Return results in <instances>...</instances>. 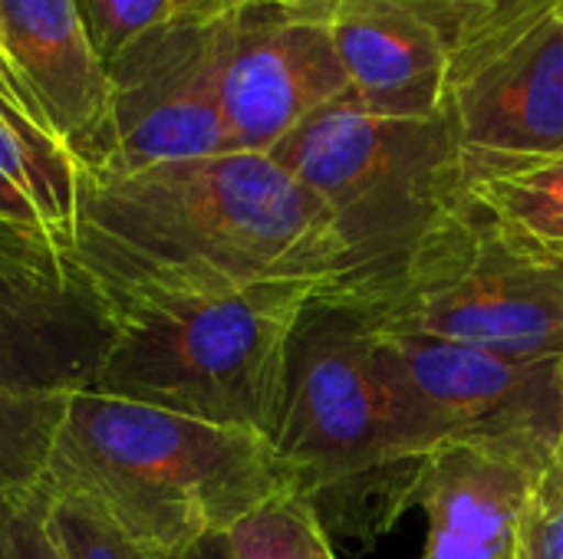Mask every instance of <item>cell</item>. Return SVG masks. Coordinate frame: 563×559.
<instances>
[{
	"instance_id": "13",
	"label": "cell",
	"mask_w": 563,
	"mask_h": 559,
	"mask_svg": "<svg viewBox=\"0 0 563 559\" xmlns=\"http://www.w3.org/2000/svg\"><path fill=\"white\" fill-rule=\"evenodd\" d=\"M0 40L40 122L92 175L106 148L109 72L73 0H0Z\"/></svg>"
},
{
	"instance_id": "3",
	"label": "cell",
	"mask_w": 563,
	"mask_h": 559,
	"mask_svg": "<svg viewBox=\"0 0 563 559\" xmlns=\"http://www.w3.org/2000/svg\"><path fill=\"white\" fill-rule=\"evenodd\" d=\"M330 290L317 280H280L119 303L89 392L271 441L287 399L294 333Z\"/></svg>"
},
{
	"instance_id": "22",
	"label": "cell",
	"mask_w": 563,
	"mask_h": 559,
	"mask_svg": "<svg viewBox=\"0 0 563 559\" xmlns=\"http://www.w3.org/2000/svg\"><path fill=\"white\" fill-rule=\"evenodd\" d=\"M294 3H323V0H294ZM376 3H389L426 20L452 46L455 40H462L465 33H472L478 23H485L488 16H495L515 0H376Z\"/></svg>"
},
{
	"instance_id": "2",
	"label": "cell",
	"mask_w": 563,
	"mask_h": 559,
	"mask_svg": "<svg viewBox=\"0 0 563 559\" xmlns=\"http://www.w3.org/2000/svg\"><path fill=\"white\" fill-rule=\"evenodd\" d=\"M46 481L152 557L228 537L290 491L264 435L96 392L66 399Z\"/></svg>"
},
{
	"instance_id": "11",
	"label": "cell",
	"mask_w": 563,
	"mask_h": 559,
	"mask_svg": "<svg viewBox=\"0 0 563 559\" xmlns=\"http://www.w3.org/2000/svg\"><path fill=\"white\" fill-rule=\"evenodd\" d=\"M350 96L323 13L290 0H251L224 16L221 109L231 152L271 155L300 122Z\"/></svg>"
},
{
	"instance_id": "10",
	"label": "cell",
	"mask_w": 563,
	"mask_h": 559,
	"mask_svg": "<svg viewBox=\"0 0 563 559\" xmlns=\"http://www.w3.org/2000/svg\"><path fill=\"white\" fill-rule=\"evenodd\" d=\"M376 326L396 376L452 441L498 445L551 468L563 425V359H525Z\"/></svg>"
},
{
	"instance_id": "8",
	"label": "cell",
	"mask_w": 563,
	"mask_h": 559,
	"mask_svg": "<svg viewBox=\"0 0 563 559\" xmlns=\"http://www.w3.org/2000/svg\"><path fill=\"white\" fill-rule=\"evenodd\" d=\"M221 46L224 16H172L129 43L106 66V148L86 178L231 152L221 109Z\"/></svg>"
},
{
	"instance_id": "14",
	"label": "cell",
	"mask_w": 563,
	"mask_h": 559,
	"mask_svg": "<svg viewBox=\"0 0 563 559\" xmlns=\"http://www.w3.org/2000/svg\"><path fill=\"white\" fill-rule=\"evenodd\" d=\"M300 7L327 16L350 79V99L360 109L389 119H432L445 112L449 43L435 26L376 0Z\"/></svg>"
},
{
	"instance_id": "1",
	"label": "cell",
	"mask_w": 563,
	"mask_h": 559,
	"mask_svg": "<svg viewBox=\"0 0 563 559\" xmlns=\"http://www.w3.org/2000/svg\"><path fill=\"white\" fill-rule=\"evenodd\" d=\"M73 250L109 306L280 280L336 290L346 270L320 198L257 152L82 175Z\"/></svg>"
},
{
	"instance_id": "12",
	"label": "cell",
	"mask_w": 563,
	"mask_h": 559,
	"mask_svg": "<svg viewBox=\"0 0 563 559\" xmlns=\"http://www.w3.org/2000/svg\"><path fill=\"white\" fill-rule=\"evenodd\" d=\"M548 471L478 441H452L422 458L409 491L426 517L419 559H525V521Z\"/></svg>"
},
{
	"instance_id": "7",
	"label": "cell",
	"mask_w": 563,
	"mask_h": 559,
	"mask_svg": "<svg viewBox=\"0 0 563 559\" xmlns=\"http://www.w3.org/2000/svg\"><path fill=\"white\" fill-rule=\"evenodd\" d=\"M445 112L465 181L563 152V0H515L449 46Z\"/></svg>"
},
{
	"instance_id": "23",
	"label": "cell",
	"mask_w": 563,
	"mask_h": 559,
	"mask_svg": "<svg viewBox=\"0 0 563 559\" xmlns=\"http://www.w3.org/2000/svg\"><path fill=\"white\" fill-rule=\"evenodd\" d=\"M525 559H563V484L541 478L528 521H525Z\"/></svg>"
},
{
	"instance_id": "24",
	"label": "cell",
	"mask_w": 563,
	"mask_h": 559,
	"mask_svg": "<svg viewBox=\"0 0 563 559\" xmlns=\"http://www.w3.org/2000/svg\"><path fill=\"white\" fill-rule=\"evenodd\" d=\"M247 3L251 0H172V10L185 20H221Z\"/></svg>"
},
{
	"instance_id": "18",
	"label": "cell",
	"mask_w": 563,
	"mask_h": 559,
	"mask_svg": "<svg viewBox=\"0 0 563 559\" xmlns=\"http://www.w3.org/2000/svg\"><path fill=\"white\" fill-rule=\"evenodd\" d=\"M66 399L0 392V494L46 478Z\"/></svg>"
},
{
	"instance_id": "20",
	"label": "cell",
	"mask_w": 563,
	"mask_h": 559,
	"mask_svg": "<svg viewBox=\"0 0 563 559\" xmlns=\"http://www.w3.org/2000/svg\"><path fill=\"white\" fill-rule=\"evenodd\" d=\"M96 56L109 66L129 43L172 20V0H73Z\"/></svg>"
},
{
	"instance_id": "16",
	"label": "cell",
	"mask_w": 563,
	"mask_h": 559,
	"mask_svg": "<svg viewBox=\"0 0 563 559\" xmlns=\"http://www.w3.org/2000/svg\"><path fill=\"white\" fill-rule=\"evenodd\" d=\"M465 185L501 224L563 254V152L475 171Z\"/></svg>"
},
{
	"instance_id": "21",
	"label": "cell",
	"mask_w": 563,
	"mask_h": 559,
	"mask_svg": "<svg viewBox=\"0 0 563 559\" xmlns=\"http://www.w3.org/2000/svg\"><path fill=\"white\" fill-rule=\"evenodd\" d=\"M0 559H66L49 530L46 478L0 494Z\"/></svg>"
},
{
	"instance_id": "17",
	"label": "cell",
	"mask_w": 563,
	"mask_h": 559,
	"mask_svg": "<svg viewBox=\"0 0 563 559\" xmlns=\"http://www.w3.org/2000/svg\"><path fill=\"white\" fill-rule=\"evenodd\" d=\"M234 559H336L317 501L294 491L241 521L228 534Z\"/></svg>"
},
{
	"instance_id": "15",
	"label": "cell",
	"mask_w": 563,
	"mask_h": 559,
	"mask_svg": "<svg viewBox=\"0 0 563 559\" xmlns=\"http://www.w3.org/2000/svg\"><path fill=\"white\" fill-rule=\"evenodd\" d=\"M82 171L69 148L0 92V217L76 247Z\"/></svg>"
},
{
	"instance_id": "6",
	"label": "cell",
	"mask_w": 563,
	"mask_h": 559,
	"mask_svg": "<svg viewBox=\"0 0 563 559\" xmlns=\"http://www.w3.org/2000/svg\"><path fill=\"white\" fill-rule=\"evenodd\" d=\"M373 323L525 359H563V254L465 194L416 247Z\"/></svg>"
},
{
	"instance_id": "5",
	"label": "cell",
	"mask_w": 563,
	"mask_h": 559,
	"mask_svg": "<svg viewBox=\"0 0 563 559\" xmlns=\"http://www.w3.org/2000/svg\"><path fill=\"white\" fill-rule=\"evenodd\" d=\"M294 494L317 501L369 474L419 465L449 435L386 359L373 320L340 300L307 306L271 438Z\"/></svg>"
},
{
	"instance_id": "9",
	"label": "cell",
	"mask_w": 563,
	"mask_h": 559,
	"mask_svg": "<svg viewBox=\"0 0 563 559\" xmlns=\"http://www.w3.org/2000/svg\"><path fill=\"white\" fill-rule=\"evenodd\" d=\"M112 343V306L36 227L0 217V392H89Z\"/></svg>"
},
{
	"instance_id": "26",
	"label": "cell",
	"mask_w": 563,
	"mask_h": 559,
	"mask_svg": "<svg viewBox=\"0 0 563 559\" xmlns=\"http://www.w3.org/2000/svg\"><path fill=\"white\" fill-rule=\"evenodd\" d=\"M155 559H234L231 557V547H228V537H208L201 544H191L185 550H175V554H165V557Z\"/></svg>"
},
{
	"instance_id": "19",
	"label": "cell",
	"mask_w": 563,
	"mask_h": 559,
	"mask_svg": "<svg viewBox=\"0 0 563 559\" xmlns=\"http://www.w3.org/2000/svg\"><path fill=\"white\" fill-rule=\"evenodd\" d=\"M49 530L66 559H155L89 501L56 488H49Z\"/></svg>"
},
{
	"instance_id": "4",
	"label": "cell",
	"mask_w": 563,
	"mask_h": 559,
	"mask_svg": "<svg viewBox=\"0 0 563 559\" xmlns=\"http://www.w3.org/2000/svg\"><path fill=\"white\" fill-rule=\"evenodd\" d=\"M271 158L333 217L346 270L330 300L363 313L389 297L416 247L468 194L449 112L389 119L346 96L300 122Z\"/></svg>"
},
{
	"instance_id": "25",
	"label": "cell",
	"mask_w": 563,
	"mask_h": 559,
	"mask_svg": "<svg viewBox=\"0 0 563 559\" xmlns=\"http://www.w3.org/2000/svg\"><path fill=\"white\" fill-rule=\"evenodd\" d=\"M0 92H3L13 105H20L26 115H33V119L40 122V115H36V109H33V102H30L26 89L20 86V79H16V72H13V66H10V59H7L3 40H0ZM40 125H43V122H40Z\"/></svg>"
},
{
	"instance_id": "27",
	"label": "cell",
	"mask_w": 563,
	"mask_h": 559,
	"mask_svg": "<svg viewBox=\"0 0 563 559\" xmlns=\"http://www.w3.org/2000/svg\"><path fill=\"white\" fill-rule=\"evenodd\" d=\"M551 478L563 484V425H561V438H558V448H554V461H551Z\"/></svg>"
}]
</instances>
